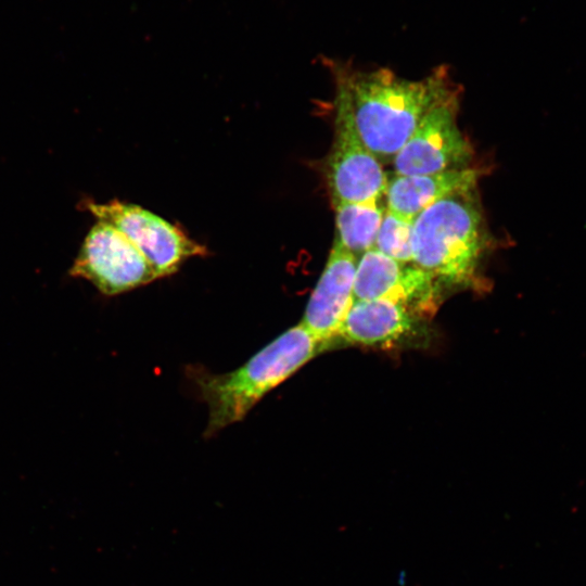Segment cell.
I'll use <instances>...</instances> for the list:
<instances>
[{
    "instance_id": "cell-1",
    "label": "cell",
    "mask_w": 586,
    "mask_h": 586,
    "mask_svg": "<svg viewBox=\"0 0 586 586\" xmlns=\"http://www.w3.org/2000/svg\"><path fill=\"white\" fill-rule=\"evenodd\" d=\"M331 67L346 86L357 130L377 157L395 156L426 111L451 90L443 66L420 80L400 78L387 68L352 71L337 63Z\"/></svg>"
},
{
    "instance_id": "cell-2",
    "label": "cell",
    "mask_w": 586,
    "mask_h": 586,
    "mask_svg": "<svg viewBox=\"0 0 586 586\" xmlns=\"http://www.w3.org/2000/svg\"><path fill=\"white\" fill-rule=\"evenodd\" d=\"M322 351V344L300 323L234 371L199 374L196 384L208 407L205 435L211 436L241 421L267 393Z\"/></svg>"
},
{
    "instance_id": "cell-3",
    "label": "cell",
    "mask_w": 586,
    "mask_h": 586,
    "mask_svg": "<svg viewBox=\"0 0 586 586\" xmlns=\"http://www.w3.org/2000/svg\"><path fill=\"white\" fill-rule=\"evenodd\" d=\"M474 189L445 196L413 220V263L435 279L462 284L475 273L485 237Z\"/></svg>"
},
{
    "instance_id": "cell-4",
    "label": "cell",
    "mask_w": 586,
    "mask_h": 586,
    "mask_svg": "<svg viewBox=\"0 0 586 586\" xmlns=\"http://www.w3.org/2000/svg\"><path fill=\"white\" fill-rule=\"evenodd\" d=\"M335 81L334 140L327 162L332 203L378 201L387 177L357 130L346 86L337 77Z\"/></svg>"
},
{
    "instance_id": "cell-5",
    "label": "cell",
    "mask_w": 586,
    "mask_h": 586,
    "mask_svg": "<svg viewBox=\"0 0 586 586\" xmlns=\"http://www.w3.org/2000/svg\"><path fill=\"white\" fill-rule=\"evenodd\" d=\"M455 90L436 101L394 156L396 175H422L467 168L473 150L457 124Z\"/></svg>"
},
{
    "instance_id": "cell-6",
    "label": "cell",
    "mask_w": 586,
    "mask_h": 586,
    "mask_svg": "<svg viewBox=\"0 0 586 586\" xmlns=\"http://www.w3.org/2000/svg\"><path fill=\"white\" fill-rule=\"evenodd\" d=\"M69 273L88 280L105 295L130 291L158 278L124 232L100 220L85 238Z\"/></svg>"
},
{
    "instance_id": "cell-7",
    "label": "cell",
    "mask_w": 586,
    "mask_h": 586,
    "mask_svg": "<svg viewBox=\"0 0 586 586\" xmlns=\"http://www.w3.org/2000/svg\"><path fill=\"white\" fill-rule=\"evenodd\" d=\"M100 221L124 232L150 262L158 278L171 275L190 257L206 254L205 246L156 214L119 201L88 203Z\"/></svg>"
},
{
    "instance_id": "cell-8",
    "label": "cell",
    "mask_w": 586,
    "mask_h": 586,
    "mask_svg": "<svg viewBox=\"0 0 586 586\" xmlns=\"http://www.w3.org/2000/svg\"><path fill=\"white\" fill-rule=\"evenodd\" d=\"M437 291L431 273L374 249L365 252L356 266L355 301L392 300L422 320L434 314Z\"/></svg>"
},
{
    "instance_id": "cell-9",
    "label": "cell",
    "mask_w": 586,
    "mask_h": 586,
    "mask_svg": "<svg viewBox=\"0 0 586 586\" xmlns=\"http://www.w3.org/2000/svg\"><path fill=\"white\" fill-rule=\"evenodd\" d=\"M356 266L355 255L334 241L301 322L324 349L339 337L355 302Z\"/></svg>"
},
{
    "instance_id": "cell-10",
    "label": "cell",
    "mask_w": 586,
    "mask_h": 586,
    "mask_svg": "<svg viewBox=\"0 0 586 586\" xmlns=\"http://www.w3.org/2000/svg\"><path fill=\"white\" fill-rule=\"evenodd\" d=\"M420 321L392 300L355 301L339 336L354 344L391 346L417 334Z\"/></svg>"
},
{
    "instance_id": "cell-11",
    "label": "cell",
    "mask_w": 586,
    "mask_h": 586,
    "mask_svg": "<svg viewBox=\"0 0 586 586\" xmlns=\"http://www.w3.org/2000/svg\"><path fill=\"white\" fill-rule=\"evenodd\" d=\"M480 171L462 168L422 175H396L387 182V209L413 221L425 208L445 196L474 189Z\"/></svg>"
},
{
    "instance_id": "cell-12",
    "label": "cell",
    "mask_w": 586,
    "mask_h": 586,
    "mask_svg": "<svg viewBox=\"0 0 586 586\" xmlns=\"http://www.w3.org/2000/svg\"><path fill=\"white\" fill-rule=\"evenodd\" d=\"M336 242L354 255L372 250L384 211L378 201L335 202Z\"/></svg>"
},
{
    "instance_id": "cell-13",
    "label": "cell",
    "mask_w": 586,
    "mask_h": 586,
    "mask_svg": "<svg viewBox=\"0 0 586 586\" xmlns=\"http://www.w3.org/2000/svg\"><path fill=\"white\" fill-rule=\"evenodd\" d=\"M412 228L413 221L402 218L386 208L373 249L400 263H413Z\"/></svg>"
}]
</instances>
